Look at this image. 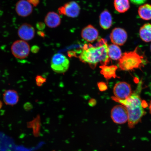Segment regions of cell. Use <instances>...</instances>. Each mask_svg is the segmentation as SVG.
<instances>
[{
  "mask_svg": "<svg viewBox=\"0 0 151 151\" xmlns=\"http://www.w3.org/2000/svg\"><path fill=\"white\" fill-rule=\"evenodd\" d=\"M142 83L138 85L136 90L132 93L127 99L124 100H119L114 97L112 99L116 102L126 107L127 111L128 120V124L130 128H133L140 122L143 117L146 114L145 110L146 103L142 100L140 94L142 90Z\"/></svg>",
  "mask_w": 151,
  "mask_h": 151,
  "instance_id": "1",
  "label": "cell"
},
{
  "mask_svg": "<svg viewBox=\"0 0 151 151\" xmlns=\"http://www.w3.org/2000/svg\"><path fill=\"white\" fill-rule=\"evenodd\" d=\"M108 45L105 39H100L98 46L93 47L91 45H85L79 58L81 61L88 63L92 68L99 63L107 65L110 62L108 54Z\"/></svg>",
  "mask_w": 151,
  "mask_h": 151,
  "instance_id": "2",
  "label": "cell"
},
{
  "mask_svg": "<svg viewBox=\"0 0 151 151\" xmlns=\"http://www.w3.org/2000/svg\"><path fill=\"white\" fill-rule=\"evenodd\" d=\"M137 47L133 51L126 52L122 55L119 60L118 66L123 71H130L140 68L145 62L144 57L138 53Z\"/></svg>",
  "mask_w": 151,
  "mask_h": 151,
  "instance_id": "3",
  "label": "cell"
},
{
  "mask_svg": "<svg viewBox=\"0 0 151 151\" xmlns=\"http://www.w3.org/2000/svg\"><path fill=\"white\" fill-rule=\"evenodd\" d=\"M70 65L69 60L63 54L57 53L54 55L51 61V67L55 72L65 73L68 69Z\"/></svg>",
  "mask_w": 151,
  "mask_h": 151,
  "instance_id": "4",
  "label": "cell"
},
{
  "mask_svg": "<svg viewBox=\"0 0 151 151\" xmlns=\"http://www.w3.org/2000/svg\"><path fill=\"white\" fill-rule=\"evenodd\" d=\"M11 50L15 57L18 59H24L29 55L30 46L25 41L23 40H17L13 43L11 46Z\"/></svg>",
  "mask_w": 151,
  "mask_h": 151,
  "instance_id": "5",
  "label": "cell"
},
{
  "mask_svg": "<svg viewBox=\"0 0 151 151\" xmlns=\"http://www.w3.org/2000/svg\"><path fill=\"white\" fill-rule=\"evenodd\" d=\"M111 119L114 123L117 124H123L128 122V116L126 107L121 104L115 106L111 109Z\"/></svg>",
  "mask_w": 151,
  "mask_h": 151,
  "instance_id": "6",
  "label": "cell"
},
{
  "mask_svg": "<svg viewBox=\"0 0 151 151\" xmlns=\"http://www.w3.org/2000/svg\"><path fill=\"white\" fill-rule=\"evenodd\" d=\"M114 97L119 100H124L127 99L132 93L131 85L124 82L117 83L113 88Z\"/></svg>",
  "mask_w": 151,
  "mask_h": 151,
  "instance_id": "7",
  "label": "cell"
},
{
  "mask_svg": "<svg viewBox=\"0 0 151 151\" xmlns=\"http://www.w3.org/2000/svg\"><path fill=\"white\" fill-rule=\"evenodd\" d=\"M80 6L75 1H69L58 9L60 14L73 18L77 17L80 14Z\"/></svg>",
  "mask_w": 151,
  "mask_h": 151,
  "instance_id": "8",
  "label": "cell"
},
{
  "mask_svg": "<svg viewBox=\"0 0 151 151\" xmlns=\"http://www.w3.org/2000/svg\"><path fill=\"white\" fill-rule=\"evenodd\" d=\"M128 35L125 30L121 28H115L111 32L110 39L113 44L122 46L127 41Z\"/></svg>",
  "mask_w": 151,
  "mask_h": 151,
  "instance_id": "9",
  "label": "cell"
},
{
  "mask_svg": "<svg viewBox=\"0 0 151 151\" xmlns=\"http://www.w3.org/2000/svg\"><path fill=\"white\" fill-rule=\"evenodd\" d=\"M18 33L19 37L23 40L29 41L35 37V30L30 24L24 23L19 28Z\"/></svg>",
  "mask_w": 151,
  "mask_h": 151,
  "instance_id": "10",
  "label": "cell"
},
{
  "mask_svg": "<svg viewBox=\"0 0 151 151\" xmlns=\"http://www.w3.org/2000/svg\"><path fill=\"white\" fill-rule=\"evenodd\" d=\"M99 31L91 24L84 27L81 32V37L88 42H92L97 40L99 37Z\"/></svg>",
  "mask_w": 151,
  "mask_h": 151,
  "instance_id": "11",
  "label": "cell"
},
{
  "mask_svg": "<svg viewBox=\"0 0 151 151\" xmlns=\"http://www.w3.org/2000/svg\"><path fill=\"white\" fill-rule=\"evenodd\" d=\"M16 10L17 14L22 17L29 16L33 12L32 5L26 0H20L17 3Z\"/></svg>",
  "mask_w": 151,
  "mask_h": 151,
  "instance_id": "12",
  "label": "cell"
},
{
  "mask_svg": "<svg viewBox=\"0 0 151 151\" xmlns=\"http://www.w3.org/2000/svg\"><path fill=\"white\" fill-rule=\"evenodd\" d=\"M3 99L6 104L13 106L18 103L19 94L18 92L14 90H5L3 94Z\"/></svg>",
  "mask_w": 151,
  "mask_h": 151,
  "instance_id": "13",
  "label": "cell"
},
{
  "mask_svg": "<svg viewBox=\"0 0 151 151\" xmlns=\"http://www.w3.org/2000/svg\"><path fill=\"white\" fill-rule=\"evenodd\" d=\"M45 24L49 27L56 28L61 23V19L59 15L54 12L48 13L45 19Z\"/></svg>",
  "mask_w": 151,
  "mask_h": 151,
  "instance_id": "14",
  "label": "cell"
},
{
  "mask_svg": "<svg viewBox=\"0 0 151 151\" xmlns=\"http://www.w3.org/2000/svg\"><path fill=\"white\" fill-rule=\"evenodd\" d=\"M99 24L104 29H108L112 26V16L108 10H105L101 13L99 16Z\"/></svg>",
  "mask_w": 151,
  "mask_h": 151,
  "instance_id": "15",
  "label": "cell"
},
{
  "mask_svg": "<svg viewBox=\"0 0 151 151\" xmlns=\"http://www.w3.org/2000/svg\"><path fill=\"white\" fill-rule=\"evenodd\" d=\"M118 68L117 66L115 65H101L100 66V68L101 69V73L107 80L112 78H114L116 77V73Z\"/></svg>",
  "mask_w": 151,
  "mask_h": 151,
  "instance_id": "16",
  "label": "cell"
},
{
  "mask_svg": "<svg viewBox=\"0 0 151 151\" xmlns=\"http://www.w3.org/2000/svg\"><path fill=\"white\" fill-rule=\"evenodd\" d=\"M139 34L141 39L144 42H151V24L147 23L142 26Z\"/></svg>",
  "mask_w": 151,
  "mask_h": 151,
  "instance_id": "17",
  "label": "cell"
},
{
  "mask_svg": "<svg viewBox=\"0 0 151 151\" xmlns=\"http://www.w3.org/2000/svg\"><path fill=\"white\" fill-rule=\"evenodd\" d=\"M108 54L109 58L113 60H119L122 55L120 47L114 44L108 46Z\"/></svg>",
  "mask_w": 151,
  "mask_h": 151,
  "instance_id": "18",
  "label": "cell"
},
{
  "mask_svg": "<svg viewBox=\"0 0 151 151\" xmlns=\"http://www.w3.org/2000/svg\"><path fill=\"white\" fill-rule=\"evenodd\" d=\"M138 14L139 17L143 20H149L151 19V5L145 4L139 7Z\"/></svg>",
  "mask_w": 151,
  "mask_h": 151,
  "instance_id": "19",
  "label": "cell"
},
{
  "mask_svg": "<svg viewBox=\"0 0 151 151\" xmlns=\"http://www.w3.org/2000/svg\"><path fill=\"white\" fill-rule=\"evenodd\" d=\"M114 5L116 10L120 13L126 12L130 6L129 0H114Z\"/></svg>",
  "mask_w": 151,
  "mask_h": 151,
  "instance_id": "20",
  "label": "cell"
},
{
  "mask_svg": "<svg viewBox=\"0 0 151 151\" xmlns=\"http://www.w3.org/2000/svg\"><path fill=\"white\" fill-rule=\"evenodd\" d=\"M37 86H41L46 82V79L40 75H37L35 78Z\"/></svg>",
  "mask_w": 151,
  "mask_h": 151,
  "instance_id": "21",
  "label": "cell"
},
{
  "mask_svg": "<svg viewBox=\"0 0 151 151\" xmlns=\"http://www.w3.org/2000/svg\"><path fill=\"white\" fill-rule=\"evenodd\" d=\"M98 86L100 91H104L107 89V86L106 84L103 82L98 83Z\"/></svg>",
  "mask_w": 151,
  "mask_h": 151,
  "instance_id": "22",
  "label": "cell"
},
{
  "mask_svg": "<svg viewBox=\"0 0 151 151\" xmlns=\"http://www.w3.org/2000/svg\"><path fill=\"white\" fill-rule=\"evenodd\" d=\"M132 3L135 5H141L144 3L147 0H130Z\"/></svg>",
  "mask_w": 151,
  "mask_h": 151,
  "instance_id": "23",
  "label": "cell"
},
{
  "mask_svg": "<svg viewBox=\"0 0 151 151\" xmlns=\"http://www.w3.org/2000/svg\"><path fill=\"white\" fill-rule=\"evenodd\" d=\"M33 108L32 105L29 103H26L24 105V108L26 111H29Z\"/></svg>",
  "mask_w": 151,
  "mask_h": 151,
  "instance_id": "24",
  "label": "cell"
},
{
  "mask_svg": "<svg viewBox=\"0 0 151 151\" xmlns=\"http://www.w3.org/2000/svg\"><path fill=\"white\" fill-rule=\"evenodd\" d=\"M97 104V101L94 99H91L88 101V104L90 106L93 107L95 106Z\"/></svg>",
  "mask_w": 151,
  "mask_h": 151,
  "instance_id": "25",
  "label": "cell"
},
{
  "mask_svg": "<svg viewBox=\"0 0 151 151\" xmlns=\"http://www.w3.org/2000/svg\"><path fill=\"white\" fill-rule=\"evenodd\" d=\"M27 1L34 6H36L39 3V0H27Z\"/></svg>",
  "mask_w": 151,
  "mask_h": 151,
  "instance_id": "26",
  "label": "cell"
},
{
  "mask_svg": "<svg viewBox=\"0 0 151 151\" xmlns=\"http://www.w3.org/2000/svg\"><path fill=\"white\" fill-rule=\"evenodd\" d=\"M39 50V47L37 46H34L32 47L31 50L33 53H37Z\"/></svg>",
  "mask_w": 151,
  "mask_h": 151,
  "instance_id": "27",
  "label": "cell"
},
{
  "mask_svg": "<svg viewBox=\"0 0 151 151\" xmlns=\"http://www.w3.org/2000/svg\"><path fill=\"white\" fill-rule=\"evenodd\" d=\"M37 26L38 29L40 30L43 29L45 28V24L41 22H39L37 24Z\"/></svg>",
  "mask_w": 151,
  "mask_h": 151,
  "instance_id": "28",
  "label": "cell"
},
{
  "mask_svg": "<svg viewBox=\"0 0 151 151\" xmlns=\"http://www.w3.org/2000/svg\"><path fill=\"white\" fill-rule=\"evenodd\" d=\"M3 104L2 102L0 100V109H1L3 106Z\"/></svg>",
  "mask_w": 151,
  "mask_h": 151,
  "instance_id": "29",
  "label": "cell"
},
{
  "mask_svg": "<svg viewBox=\"0 0 151 151\" xmlns=\"http://www.w3.org/2000/svg\"><path fill=\"white\" fill-rule=\"evenodd\" d=\"M149 109H150V113L151 114V101L150 102V105H149Z\"/></svg>",
  "mask_w": 151,
  "mask_h": 151,
  "instance_id": "30",
  "label": "cell"
},
{
  "mask_svg": "<svg viewBox=\"0 0 151 151\" xmlns=\"http://www.w3.org/2000/svg\"><path fill=\"white\" fill-rule=\"evenodd\" d=\"M150 51L151 52V44L150 46Z\"/></svg>",
  "mask_w": 151,
  "mask_h": 151,
  "instance_id": "31",
  "label": "cell"
}]
</instances>
